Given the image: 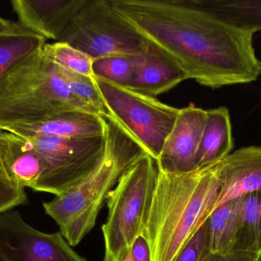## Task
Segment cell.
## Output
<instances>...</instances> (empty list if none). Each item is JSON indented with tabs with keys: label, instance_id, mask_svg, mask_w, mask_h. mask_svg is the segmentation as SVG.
<instances>
[{
	"label": "cell",
	"instance_id": "29",
	"mask_svg": "<svg viewBox=\"0 0 261 261\" xmlns=\"http://www.w3.org/2000/svg\"><path fill=\"white\" fill-rule=\"evenodd\" d=\"M114 261H134L132 250H130L129 252L123 254V255L121 256L120 257H119V258L116 259V260H115Z\"/></svg>",
	"mask_w": 261,
	"mask_h": 261
},
{
	"label": "cell",
	"instance_id": "18",
	"mask_svg": "<svg viewBox=\"0 0 261 261\" xmlns=\"http://www.w3.org/2000/svg\"><path fill=\"white\" fill-rule=\"evenodd\" d=\"M46 43L45 38L18 21L12 27L0 31V80L15 64L42 49Z\"/></svg>",
	"mask_w": 261,
	"mask_h": 261
},
{
	"label": "cell",
	"instance_id": "27",
	"mask_svg": "<svg viewBox=\"0 0 261 261\" xmlns=\"http://www.w3.org/2000/svg\"><path fill=\"white\" fill-rule=\"evenodd\" d=\"M132 253L134 261H151L148 244L142 234L134 242Z\"/></svg>",
	"mask_w": 261,
	"mask_h": 261
},
{
	"label": "cell",
	"instance_id": "4",
	"mask_svg": "<svg viewBox=\"0 0 261 261\" xmlns=\"http://www.w3.org/2000/svg\"><path fill=\"white\" fill-rule=\"evenodd\" d=\"M43 49L17 63L0 80V130L64 112L91 113L72 96Z\"/></svg>",
	"mask_w": 261,
	"mask_h": 261
},
{
	"label": "cell",
	"instance_id": "3",
	"mask_svg": "<svg viewBox=\"0 0 261 261\" xmlns=\"http://www.w3.org/2000/svg\"><path fill=\"white\" fill-rule=\"evenodd\" d=\"M105 120V150L88 176L66 193L44 202L47 216L59 226L70 246L79 245L96 225L110 192L132 165L147 155L117 123Z\"/></svg>",
	"mask_w": 261,
	"mask_h": 261
},
{
	"label": "cell",
	"instance_id": "21",
	"mask_svg": "<svg viewBox=\"0 0 261 261\" xmlns=\"http://www.w3.org/2000/svg\"><path fill=\"white\" fill-rule=\"evenodd\" d=\"M55 66L74 99L90 113L103 117L109 116L108 110L95 84L93 78L77 75Z\"/></svg>",
	"mask_w": 261,
	"mask_h": 261
},
{
	"label": "cell",
	"instance_id": "5",
	"mask_svg": "<svg viewBox=\"0 0 261 261\" xmlns=\"http://www.w3.org/2000/svg\"><path fill=\"white\" fill-rule=\"evenodd\" d=\"M158 174L156 160L145 155L124 173L110 192L108 217L102 227L104 261H114L132 250L142 231Z\"/></svg>",
	"mask_w": 261,
	"mask_h": 261
},
{
	"label": "cell",
	"instance_id": "28",
	"mask_svg": "<svg viewBox=\"0 0 261 261\" xmlns=\"http://www.w3.org/2000/svg\"><path fill=\"white\" fill-rule=\"evenodd\" d=\"M15 21H10V20L6 19V18L0 16V31L5 30V29L12 27L15 24Z\"/></svg>",
	"mask_w": 261,
	"mask_h": 261
},
{
	"label": "cell",
	"instance_id": "10",
	"mask_svg": "<svg viewBox=\"0 0 261 261\" xmlns=\"http://www.w3.org/2000/svg\"><path fill=\"white\" fill-rule=\"evenodd\" d=\"M206 120V110L190 104L179 109L171 131L164 141L158 170L184 173L196 170V158Z\"/></svg>",
	"mask_w": 261,
	"mask_h": 261
},
{
	"label": "cell",
	"instance_id": "20",
	"mask_svg": "<svg viewBox=\"0 0 261 261\" xmlns=\"http://www.w3.org/2000/svg\"><path fill=\"white\" fill-rule=\"evenodd\" d=\"M236 251L261 255V192L242 197Z\"/></svg>",
	"mask_w": 261,
	"mask_h": 261
},
{
	"label": "cell",
	"instance_id": "13",
	"mask_svg": "<svg viewBox=\"0 0 261 261\" xmlns=\"http://www.w3.org/2000/svg\"><path fill=\"white\" fill-rule=\"evenodd\" d=\"M186 80H188L187 75L176 61L147 42L128 88L155 98Z\"/></svg>",
	"mask_w": 261,
	"mask_h": 261
},
{
	"label": "cell",
	"instance_id": "25",
	"mask_svg": "<svg viewBox=\"0 0 261 261\" xmlns=\"http://www.w3.org/2000/svg\"><path fill=\"white\" fill-rule=\"evenodd\" d=\"M208 251L206 222L190 241L176 261H201Z\"/></svg>",
	"mask_w": 261,
	"mask_h": 261
},
{
	"label": "cell",
	"instance_id": "8",
	"mask_svg": "<svg viewBox=\"0 0 261 261\" xmlns=\"http://www.w3.org/2000/svg\"><path fill=\"white\" fill-rule=\"evenodd\" d=\"M41 157L43 173L37 192L60 196L88 176L100 162L105 135L95 137L22 136Z\"/></svg>",
	"mask_w": 261,
	"mask_h": 261
},
{
	"label": "cell",
	"instance_id": "22",
	"mask_svg": "<svg viewBox=\"0 0 261 261\" xmlns=\"http://www.w3.org/2000/svg\"><path fill=\"white\" fill-rule=\"evenodd\" d=\"M43 49L55 65L77 75L93 78V59L79 49L61 41L46 43Z\"/></svg>",
	"mask_w": 261,
	"mask_h": 261
},
{
	"label": "cell",
	"instance_id": "19",
	"mask_svg": "<svg viewBox=\"0 0 261 261\" xmlns=\"http://www.w3.org/2000/svg\"><path fill=\"white\" fill-rule=\"evenodd\" d=\"M219 19L255 33L261 31V0H197Z\"/></svg>",
	"mask_w": 261,
	"mask_h": 261
},
{
	"label": "cell",
	"instance_id": "11",
	"mask_svg": "<svg viewBox=\"0 0 261 261\" xmlns=\"http://www.w3.org/2000/svg\"><path fill=\"white\" fill-rule=\"evenodd\" d=\"M261 192V147L241 148L219 162V191L214 209L228 201Z\"/></svg>",
	"mask_w": 261,
	"mask_h": 261
},
{
	"label": "cell",
	"instance_id": "24",
	"mask_svg": "<svg viewBox=\"0 0 261 261\" xmlns=\"http://www.w3.org/2000/svg\"><path fill=\"white\" fill-rule=\"evenodd\" d=\"M27 199L24 188L11 180L0 161V214L24 205Z\"/></svg>",
	"mask_w": 261,
	"mask_h": 261
},
{
	"label": "cell",
	"instance_id": "17",
	"mask_svg": "<svg viewBox=\"0 0 261 261\" xmlns=\"http://www.w3.org/2000/svg\"><path fill=\"white\" fill-rule=\"evenodd\" d=\"M242 198L225 202L207 219L210 252L225 254L236 251Z\"/></svg>",
	"mask_w": 261,
	"mask_h": 261
},
{
	"label": "cell",
	"instance_id": "9",
	"mask_svg": "<svg viewBox=\"0 0 261 261\" xmlns=\"http://www.w3.org/2000/svg\"><path fill=\"white\" fill-rule=\"evenodd\" d=\"M0 260L87 261L60 232H41L26 223L18 211L0 214Z\"/></svg>",
	"mask_w": 261,
	"mask_h": 261
},
{
	"label": "cell",
	"instance_id": "15",
	"mask_svg": "<svg viewBox=\"0 0 261 261\" xmlns=\"http://www.w3.org/2000/svg\"><path fill=\"white\" fill-rule=\"evenodd\" d=\"M0 161L12 182L21 188L36 190L42 176L43 163L27 139L0 130Z\"/></svg>",
	"mask_w": 261,
	"mask_h": 261
},
{
	"label": "cell",
	"instance_id": "2",
	"mask_svg": "<svg viewBox=\"0 0 261 261\" xmlns=\"http://www.w3.org/2000/svg\"><path fill=\"white\" fill-rule=\"evenodd\" d=\"M219 162L184 173L158 170L142 231L151 261H176L214 210Z\"/></svg>",
	"mask_w": 261,
	"mask_h": 261
},
{
	"label": "cell",
	"instance_id": "12",
	"mask_svg": "<svg viewBox=\"0 0 261 261\" xmlns=\"http://www.w3.org/2000/svg\"><path fill=\"white\" fill-rule=\"evenodd\" d=\"M84 0H12L18 23L46 40L59 41Z\"/></svg>",
	"mask_w": 261,
	"mask_h": 261
},
{
	"label": "cell",
	"instance_id": "6",
	"mask_svg": "<svg viewBox=\"0 0 261 261\" xmlns=\"http://www.w3.org/2000/svg\"><path fill=\"white\" fill-rule=\"evenodd\" d=\"M93 81L108 110L107 117L117 123L156 161L179 109L102 78L93 77Z\"/></svg>",
	"mask_w": 261,
	"mask_h": 261
},
{
	"label": "cell",
	"instance_id": "26",
	"mask_svg": "<svg viewBox=\"0 0 261 261\" xmlns=\"http://www.w3.org/2000/svg\"><path fill=\"white\" fill-rule=\"evenodd\" d=\"M260 254L246 251H236L228 254H221L207 251L201 261H260Z\"/></svg>",
	"mask_w": 261,
	"mask_h": 261
},
{
	"label": "cell",
	"instance_id": "7",
	"mask_svg": "<svg viewBox=\"0 0 261 261\" xmlns=\"http://www.w3.org/2000/svg\"><path fill=\"white\" fill-rule=\"evenodd\" d=\"M59 41L93 60L141 55L147 45L145 40L113 10L109 0H84Z\"/></svg>",
	"mask_w": 261,
	"mask_h": 261
},
{
	"label": "cell",
	"instance_id": "14",
	"mask_svg": "<svg viewBox=\"0 0 261 261\" xmlns=\"http://www.w3.org/2000/svg\"><path fill=\"white\" fill-rule=\"evenodd\" d=\"M3 130L21 136L95 137L105 135V120L93 113L68 111L32 124H14Z\"/></svg>",
	"mask_w": 261,
	"mask_h": 261
},
{
	"label": "cell",
	"instance_id": "23",
	"mask_svg": "<svg viewBox=\"0 0 261 261\" xmlns=\"http://www.w3.org/2000/svg\"><path fill=\"white\" fill-rule=\"evenodd\" d=\"M139 55H112L94 59L93 77L128 87L133 78Z\"/></svg>",
	"mask_w": 261,
	"mask_h": 261
},
{
	"label": "cell",
	"instance_id": "1",
	"mask_svg": "<svg viewBox=\"0 0 261 261\" xmlns=\"http://www.w3.org/2000/svg\"><path fill=\"white\" fill-rule=\"evenodd\" d=\"M147 42L171 57L187 78L213 89L261 75L254 33L219 19L197 0H109Z\"/></svg>",
	"mask_w": 261,
	"mask_h": 261
},
{
	"label": "cell",
	"instance_id": "16",
	"mask_svg": "<svg viewBox=\"0 0 261 261\" xmlns=\"http://www.w3.org/2000/svg\"><path fill=\"white\" fill-rule=\"evenodd\" d=\"M234 147L229 112L225 107L206 110V120L196 158V170L220 162Z\"/></svg>",
	"mask_w": 261,
	"mask_h": 261
}]
</instances>
